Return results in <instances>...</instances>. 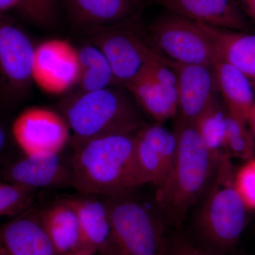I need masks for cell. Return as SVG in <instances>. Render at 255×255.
<instances>
[{
	"label": "cell",
	"instance_id": "4dcf8cb0",
	"mask_svg": "<svg viewBox=\"0 0 255 255\" xmlns=\"http://www.w3.org/2000/svg\"><path fill=\"white\" fill-rule=\"evenodd\" d=\"M0 255H9L6 250L5 249L4 247L1 246V249H0Z\"/></svg>",
	"mask_w": 255,
	"mask_h": 255
},
{
	"label": "cell",
	"instance_id": "8992f818",
	"mask_svg": "<svg viewBox=\"0 0 255 255\" xmlns=\"http://www.w3.org/2000/svg\"><path fill=\"white\" fill-rule=\"evenodd\" d=\"M88 42L98 47L110 62L119 86L126 87L147 66L155 46L145 38L139 12L122 22L85 30Z\"/></svg>",
	"mask_w": 255,
	"mask_h": 255
},
{
	"label": "cell",
	"instance_id": "484cf974",
	"mask_svg": "<svg viewBox=\"0 0 255 255\" xmlns=\"http://www.w3.org/2000/svg\"><path fill=\"white\" fill-rule=\"evenodd\" d=\"M0 10H13L37 24H49L54 18V4L47 0H0Z\"/></svg>",
	"mask_w": 255,
	"mask_h": 255
},
{
	"label": "cell",
	"instance_id": "5bb4252c",
	"mask_svg": "<svg viewBox=\"0 0 255 255\" xmlns=\"http://www.w3.org/2000/svg\"><path fill=\"white\" fill-rule=\"evenodd\" d=\"M36 49L27 35L14 21L1 16L0 66L9 85L24 87L33 80Z\"/></svg>",
	"mask_w": 255,
	"mask_h": 255
},
{
	"label": "cell",
	"instance_id": "1f68e13d",
	"mask_svg": "<svg viewBox=\"0 0 255 255\" xmlns=\"http://www.w3.org/2000/svg\"><path fill=\"white\" fill-rule=\"evenodd\" d=\"M66 255H90L86 254H82V253H70V254Z\"/></svg>",
	"mask_w": 255,
	"mask_h": 255
},
{
	"label": "cell",
	"instance_id": "7a4b0ae2",
	"mask_svg": "<svg viewBox=\"0 0 255 255\" xmlns=\"http://www.w3.org/2000/svg\"><path fill=\"white\" fill-rule=\"evenodd\" d=\"M135 132L96 137L71 145L72 187L106 197L134 187Z\"/></svg>",
	"mask_w": 255,
	"mask_h": 255
},
{
	"label": "cell",
	"instance_id": "9c48e42d",
	"mask_svg": "<svg viewBox=\"0 0 255 255\" xmlns=\"http://www.w3.org/2000/svg\"><path fill=\"white\" fill-rule=\"evenodd\" d=\"M177 145L173 130L161 124L142 125L135 132L134 187L150 184L158 188L170 171Z\"/></svg>",
	"mask_w": 255,
	"mask_h": 255
},
{
	"label": "cell",
	"instance_id": "83f0119b",
	"mask_svg": "<svg viewBox=\"0 0 255 255\" xmlns=\"http://www.w3.org/2000/svg\"><path fill=\"white\" fill-rule=\"evenodd\" d=\"M168 255H218L214 252L196 246L184 236H175L170 239Z\"/></svg>",
	"mask_w": 255,
	"mask_h": 255
},
{
	"label": "cell",
	"instance_id": "d6a6232c",
	"mask_svg": "<svg viewBox=\"0 0 255 255\" xmlns=\"http://www.w3.org/2000/svg\"><path fill=\"white\" fill-rule=\"evenodd\" d=\"M47 1H49V2L52 3V4H55V0H47Z\"/></svg>",
	"mask_w": 255,
	"mask_h": 255
},
{
	"label": "cell",
	"instance_id": "ffe728a7",
	"mask_svg": "<svg viewBox=\"0 0 255 255\" xmlns=\"http://www.w3.org/2000/svg\"><path fill=\"white\" fill-rule=\"evenodd\" d=\"M202 24L214 38L219 60L239 70L255 90V34Z\"/></svg>",
	"mask_w": 255,
	"mask_h": 255
},
{
	"label": "cell",
	"instance_id": "e0dca14e",
	"mask_svg": "<svg viewBox=\"0 0 255 255\" xmlns=\"http://www.w3.org/2000/svg\"><path fill=\"white\" fill-rule=\"evenodd\" d=\"M125 88L131 94L142 112L155 123L162 124L177 117V90L162 85L147 66Z\"/></svg>",
	"mask_w": 255,
	"mask_h": 255
},
{
	"label": "cell",
	"instance_id": "5b68a950",
	"mask_svg": "<svg viewBox=\"0 0 255 255\" xmlns=\"http://www.w3.org/2000/svg\"><path fill=\"white\" fill-rule=\"evenodd\" d=\"M236 171L226 154L220 161L196 219V228L204 241L215 251L236 247L247 225L248 206L235 183Z\"/></svg>",
	"mask_w": 255,
	"mask_h": 255
},
{
	"label": "cell",
	"instance_id": "d4e9b609",
	"mask_svg": "<svg viewBox=\"0 0 255 255\" xmlns=\"http://www.w3.org/2000/svg\"><path fill=\"white\" fill-rule=\"evenodd\" d=\"M248 123L228 112L226 121V148L231 155L242 159L254 158L255 140Z\"/></svg>",
	"mask_w": 255,
	"mask_h": 255
},
{
	"label": "cell",
	"instance_id": "3957f363",
	"mask_svg": "<svg viewBox=\"0 0 255 255\" xmlns=\"http://www.w3.org/2000/svg\"><path fill=\"white\" fill-rule=\"evenodd\" d=\"M142 113L124 87L77 94L61 108L71 131V145L105 135L136 132L145 124Z\"/></svg>",
	"mask_w": 255,
	"mask_h": 255
},
{
	"label": "cell",
	"instance_id": "603a6c76",
	"mask_svg": "<svg viewBox=\"0 0 255 255\" xmlns=\"http://www.w3.org/2000/svg\"><path fill=\"white\" fill-rule=\"evenodd\" d=\"M228 110L216 102L194 123L196 130L209 150L222 157L229 154L226 148V121Z\"/></svg>",
	"mask_w": 255,
	"mask_h": 255
},
{
	"label": "cell",
	"instance_id": "f546056e",
	"mask_svg": "<svg viewBox=\"0 0 255 255\" xmlns=\"http://www.w3.org/2000/svg\"><path fill=\"white\" fill-rule=\"evenodd\" d=\"M248 124L249 126L250 130L253 134V137L255 140V104L250 112L248 117Z\"/></svg>",
	"mask_w": 255,
	"mask_h": 255
},
{
	"label": "cell",
	"instance_id": "4fadbf2b",
	"mask_svg": "<svg viewBox=\"0 0 255 255\" xmlns=\"http://www.w3.org/2000/svg\"><path fill=\"white\" fill-rule=\"evenodd\" d=\"M78 216L80 246L78 253L110 255L112 226L108 209L102 196L82 194L68 196Z\"/></svg>",
	"mask_w": 255,
	"mask_h": 255
},
{
	"label": "cell",
	"instance_id": "f1b7e54d",
	"mask_svg": "<svg viewBox=\"0 0 255 255\" xmlns=\"http://www.w3.org/2000/svg\"><path fill=\"white\" fill-rule=\"evenodd\" d=\"M247 12L255 22V0H241Z\"/></svg>",
	"mask_w": 255,
	"mask_h": 255
},
{
	"label": "cell",
	"instance_id": "277c9868",
	"mask_svg": "<svg viewBox=\"0 0 255 255\" xmlns=\"http://www.w3.org/2000/svg\"><path fill=\"white\" fill-rule=\"evenodd\" d=\"M135 189L103 197L112 226L110 255H168L165 217L157 203L134 195Z\"/></svg>",
	"mask_w": 255,
	"mask_h": 255
},
{
	"label": "cell",
	"instance_id": "ba28073f",
	"mask_svg": "<svg viewBox=\"0 0 255 255\" xmlns=\"http://www.w3.org/2000/svg\"><path fill=\"white\" fill-rule=\"evenodd\" d=\"M11 132L26 155L60 154L71 140L70 127L61 114L41 107L21 112L12 124Z\"/></svg>",
	"mask_w": 255,
	"mask_h": 255
},
{
	"label": "cell",
	"instance_id": "8fae6325",
	"mask_svg": "<svg viewBox=\"0 0 255 255\" xmlns=\"http://www.w3.org/2000/svg\"><path fill=\"white\" fill-rule=\"evenodd\" d=\"M177 78L178 115L194 124L218 102L219 92L214 65L182 64L169 60Z\"/></svg>",
	"mask_w": 255,
	"mask_h": 255
},
{
	"label": "cell",
	"instance_id": "836d02e7",
	"mask_svg": "<svg viewBox=\"0 0 255 255\" xmlns=\"http://www.w3.org/2000/svg\"></svg>",
	"mask_w": 255,
	"mask_h": 255
},
{
	"label": "cell",
	"instance_id": "4316f807",
	"mask_svg": "<svg viewBox=\"0 0 255 255\" xmlns=\"http://www.w3.org/2000/svg\"><path fill=\"white\" fill-rule=\"evenodd\" d=\"M235 183L248 209H255V157L236 171Z\"/></svg>",
	"mask_w": 255,
	"mask_h": 255
},
{
	"label": "cell",
	"instance_id": "d6986e66",
	"mask_svg": "<svg viewBox=\"0 0 255 255\" xmlns=\"http://www.w3.org/2000/svg\"><path fill=\"white\" fill-rule=\"evenodd\" d=\"M70 15L86 29L111 26L137 12L140 0H65Z\"/></svg>",
	"mask_w": 255,
	"mask_h": 255
},
{
	"label": "cell",
	"instance_id": "9a60e30c",
	"mask_svg": "<svg viewBox=\"0 0 255 255\" xmlns=\"http://www.w3.org/2000/svg\"><path fill=\"white\" fill-rule=\"evenodd\" d=\"M169 12L196 22L248 32L249 24L238 0H152Z\"/></svg>",
	"mask_w": 255,
	"mask_h": 255
},
{
	"label": "cell",
	"instance_id": "2e32d148",
	"mask_svg": "<svg viewBox=\"0 0 255 255\" xmlns=\"http://www.w3.org/2000/svg\"><path fill=\"white\" fill-rule=\"evenodd\" d=\"M1 241L10 255H60L43 229L38 211L31 210L2 225Z\"/></svg>",
	"mask_w": 255,
	"mask_h": 255
},
{
	"label": "cell",
	"instance_id": "ac0fdd59",
	"mask_svg": "<svg viewBox=\"0 0 255 255\" xmlns=\"http://www.w3.org/2000/svg\"><path fill=\"white\" fill-rule=\"evenodd\" d=\"M38 216L43 229L60 255L78 253L80 223L68 196L60 198L38 211Z\"/></svg>",
	"mask_w": 255,
	"mask_h": 255
},
{
	"label": "cell",
	"instance_id": "30bf717a",
	"mask_svg": "<svg viewBox=\"0 0 255 255\" xmlns=\"http://www.w3.org/2000/svg\"><path fill=\"white\" fill-rule=\"evenodd\" d=\"M80 75L78 50L68 41L48 40L36 48L33 80L43 91L63 93L77 85Z\"/></svg>",
	"mask_w": 255,
	"mask_h": 255
},
{
	"label": "cell",
	"instance_id": "52a82bcc",
	"mask_svg": "<svg viewBox=\"0 0 255 255\" xmlns=\"http://www.w3.org/2000/svg\"><path fill=\"white\" fill-rule=\"evenodd\" d=\"M147 34L159 53L175 63L214 65L219 60L214 38L202 23L180 15L168 11L156 18Z\"/></svg>",
	"mask_w": 255,
	"mask_h": 255
},
{
	"label": "cell",
	"instance_id": "7402d4cb",
	"mask_svg": "<svg viewBox=\"0 0 255 255\" xmlns=\"http://www.w3.org/2000/svg\"><path fill=\"white\" fill-rule=\"evenodd\" d=\"M80 63L78 94L97 91L108 87H121L107 57L98 48L88 42L78 49Z\"/></svg>",
	"mask_w": 255,
	"mask_h": 255
},
{
	"label": "cell",
	"instance_id": "44dd1931",
	"mask_svg": "<svg viewBox=\"0 0 255 255\" xmlns=\"http://www.w3.org/2000/svg\"><path fill=\"white\" fill-rule=\"evenodd\" d=\"M214 66L219 92L228 112L248 123L255 104L254 87L246 75L231 64L219 60Z\"/></svg>",
	"mask_w": 255,
	"mask_h": 255
},
{
	"label": "cell",
	"instance_id": "6da1fadb",
	"mask_svg": "<svg viewBox=\"0 0 255 255\" xmlns=\"http://www.w3.org/2000/svg\"><path fill=\"white\" fill-rule=\"evenodd\" d=\"M175 119L172 130L177 140L175 157L168 175L156 189L155 200L166 220L179 227L207 192L225 155L219 157L209 150L194 124Z\"/></svg>",
	"mask_w": 255,
	"mask_h": 255
},
{
	"label": "cell",
	"instance_id": "cb8c5ba5",
	"mask_svg": "<svg viewBox=\"0 0 255 255\" xmlns=\"http://www.w3.org/2000/svg\"><path fill=\"white\" fill-rule=\"evenodd\" d=\"M38 189L18 183H0V216L18 217L31 211Z\"/></svg>",
	"mask_w": 255,
	"mask_h": 255
},
{
	"label": "cell",
	"instance_id": "7c38bea8",
	"mask_svg": "<svg viewBox=\"0 0 255 255\" xmlns=\"http://www.w3.org/2000/svg\"><path fill=\"white\" fill-rule=\"evenodd\" d=\"M1 178L6 182L18 183L36 189L72 187L70 162H65L60 154L23 155L5 165Z\"/></svg>",
	"mask_w": 255,
	"mask_h": 255
}]
</instances>
